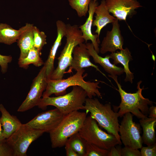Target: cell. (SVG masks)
<instances>
[{"instance_id":"cell-1","label":"cell","mask_w":156,"mask_h":156,"mask_svg":"<svg viewBox=\"0 0 156 156\" xmlns=\"http://www.w3.org/2000/svg\"><path fill=\"white\" fill-rule=\"evenodd\" d=\"M108 76L112 78L116 83L121 99V102L118 106L113 105L114 110L118 112L119 117H122L127 112L132 113L138 118L140 119L147 117L148 113L149 106L153 105V102L148 99L144 97L142 94V88L140 85L142 82L140 81L137 84V91L134 93H128L122 88L120 84L117 79V75H108Z\"/></svg>"},{"instance_id":"cell-2","label":"cell","mask_w":156,"mask_h":156,"mask_svg":"<svg viewBox=\"0 0 156 156\" xmlns=\"http://www.w3.org/2000/svg\"><path fill=\"white\" fill-rule=\"evenodd\" d=\"M85 70L83 69L76 71L73 75L66 79L58 80L47 79V86L43 92L42 97L50 96L53 94L56 96L65 94L66 90L71 86H79L82 88L86 92L87 97L92 98L97 96L102 99L101 93L99 90L101 87L99 86V82L86 81L83 76Z\"/></svg>"},{"instance_id":"cell-3","label":"cell","mask_w":156,"mask_h":156,"mask_svg":"<svg viewBox=\"0 0 156 156\" xmlns=\"http://www.w3.org/2000/svg\"><path fill=\"white\" fill-rule=\"evenodd\" d=\"M83 109L94 119L108 133L114 135L122 144L119 134V124L118 112L113 110L110 103L104 105L96 98H87Z\"/></svg>"},{"instance_id":"cell-4","label":"cell","mask_w":156,"mask_h":156,"mask_svg":"<svg viewBox=\"0 0 156 156\" xmlns=\"http://www.w3.org/2000/svg\"><path fill=\"white\" fill-rule=\"evenodd\" d=\"M87 97L86 92L82 88L74 86L67 94L55 97H42L37 106L43 109L48 106H54L64 116L74 111L83 109Z\"/></svg>"},{"instance_id":"cell-5","label":"cell","mask_w":156,"mask_h":156,"mask_svg":"<svg viewBox=\"0 0 156 156\" xmlns=\"http://www.w3.org/2000/svg\"><path fill=\"white\" fill-rule=\"evenodd\" d=\"M87 115L86 112L75 111L64 116L59 124L49 132L52 147L64 146L68 139L80 130Z\"/></svg>"},{"instance_id":"cell-6","label":"cell","mask_w":156,"mask_h":156,"mask_svg":"<svg viewBox=\"0 0 156 156\" xmlns=\"http://www.w3.org/2000/svg\"><path fill=\"white\" fill-rule=\"evenodd\" d=\"M65 37L66 43L58 58V65L51 75L50 79H51L63 78L66 70L70 65L74 48L84 41L82 37V32L79 26L76 25L66 24Z\"/></svg>"},{"instance_id":"cell-7","label":"cell","mask_w":156,"mask_h":156,"mask_svg":"<svg viewBox=\"0 0 156 156\" xmlns=\"http://www.w3.org/2000/svg\"><path fill=\"white\" fill-rule=\"evenodd\" d=\"M78 133L87 142L103 149L109 151L113 146L117 144L121 145L114 135L102 130L90 115L87 116Z\"/></svg>"},{"instance_id":"cell-8","label":"cell","mask_w":156,"mask_h":156,"mask_svg":"<svg viewBox=\"0 0 156 156\" xmlns=\"http://www.w3.org/2000/svg\"><path fill=\"white\" fill-rule=\"evenodd\" d=\"M44 132L31 128L25 124L20 127L6 141L13 152L14 156H26L30 144Z\"/></svg>"},{"instance_id":"cell-9","label":"cell","mask_w":156,"mask_h":156,"mask_svg":"<svg viewBox=\"0 0 156 156\" xmlns=\"http://www.w3.org/2000/svg\"><path fill=\"white\" fill-rule=\"evenodd\" d=\"M133 116L130 112L123 116L119 132L120 140L125 146L138 149L141 148L143 143L140 135L141 129L140 124L133 121Z\"/></svg>"},{"instance_id":"cell-10","label":"cell","mask_w":156,"mask_h":156,"mask_svg":"<svg viewBox=\"0 0 156 156\" xmlns=\"http://www.w3.org/2000/svg\"><path fill=\"white\" fill-rule=\"evenodd\" d=\"M47 80L46 68L44 65L34 79L30 90L25 99L18 108V112H25L38 105L43 92L46 88Z\"/></svg>"},{"instance_id":"cell-11","label":"cell","mask_w":156,"mask_h":156,"mask_svg":"<svg viewBox=\"0 0 156 156\" xmlns=\"http://www.w3.org/2000/svg\"><path fill=\"white\" fill-rule=\"evenodd\" d=\"M64 116L56 108L38 114L25 124L34 129L49 133L59 124Z\"/></svg>"},{"instance_id":"cell-12","label":"cell","mask_w":156,"mask_h":156,"mask_svg":"<svg viewBox=\"0 0 156 156\" xmlns=\"http://www.w3.org/2000/svg\"><path fill=\"white\" fill-rule=\"evenodd\" d=\"M106 6L110 13L118 21H126L137 13L135 10L142 7L137 0H105Z\"/></svg>"},{"instance_id":"cell-13","label":"cell","mask_w":156,"mask_h":156,"mask_svg":"<svg viewBox=\"0 0 156 156\" xmlns=\"http://www.w3.org/2000/svg\"><path fill=\"white\" fill-rule=\"evenodd\" d=\"M112 28L107 31L101 45L99 52L102 54L108 52L112 53L123 49L124 39L121 33L118 20L116 18L112 23Z\"/></svg>"},{"instance_id":"cell-14","label":"cell","mask_w":156,"mask_h":156,"mask_svg":"<svg viewBox=\"0 0 156 156\" xmlns=\"http://www.w3.org/2000/svg\"><path fill=\"white\" fill-rule=\"evenodd\" d=\"M90 56L86 44L82 43L76 46L73 51L72 59L69 69L67 73H70L73 70L77 71L85 68L92 67L95 68L108 79L105 75L100 70L98 66L91 62Z\"/></svg>"},{"instance_id":"cell-15","label":"cell","mask_w":156,"mask_h":156,"mask_svg":"<svg viewBox=\"0 0 156 156\" xmlns=\"http://www.w3.org/2000/svg\"><path fill=\"white\" fill-rule=\"evenodd\" d=\"M57 36L50 49L48 58L44 65L46 68V75L47 79H50L54 70V63L56 55L59 47L61 45L63 38L65 37L66 31V24L61 20L56 22Z\"/></svg>"},{"instance_id":"cell-16","label":"cell","mask_w":156,"mask_h":156,"mask_svg":"<svg viewBox=\"0 0 156 156\" xmlns=\"http://www.w3.org/2000/svg\"><path fill=\"white\" fill-rule=\"evenodd\" d=\"M98 5L97 1L94 2L93 0H91L89 5L88 18L85 23L79 27L82 32V37L84 41L87 43L88 40H91L94 49L99 53L100 51L99 47L100 40L97 35L93 34L91 30L94 12Z\"/></svg>"},{"instance_id":"cell-17","label":"cell","mask_w":156,"mask_h":156,"mask_svg":"<svg viewBox=\"0 0 156 156\" xmlns=\"http://www.w3.org/2000/svg\"><path fill=\"white\" fill-rule=\"evenodd\" d=\"M86 44L90 55L92 57L94 62L95 63L100 64L109 75H111L120 76L124 73V68L117 66L110 62L109 55H107L105 57H102L99 55L95 50L92 43H86Z\"/></svg>"},{"instance_id":"cell-18","label":"cell","mask_w":156,"mask_h":156,"mask_svg":"<svg viewBox=\"0 0 156 156\" xmlns=\"http://www.w3.org/2000/svg\"><path fill=\"white\" fill-rule=\"evenodd\" d=\"M94 13L95 19L93 20L92 25L96 27L95 33L99 38L102 29L108 24L112 23L116 18L110 14L106 6L105 0L101 1L100 4L96 7Z\"/></svg>"},{"instance_id":"cell-19","label":"cell","mask_w":156,"mask_h":156,"mask_svg":"<svg viewBox=\"0 0 156 156\" xmlns=\"http://www.w3.org/2000/svg\"><path fill=\"white\" fill-rule=\"evenodd\" d=\"M1 114L0 120L3 128V134L6 139L9 138L21 125L22 123L15 116L11 115L2 104H0Z\"/></svg>"},{"instance_id":"cell-20","label":"cell","mask_w":156,"mask_h":156,"mask_svg":"<svg viewBox=\"0 0 156 156\" xmlns=\"http://www.w3.org/2000/svg\"><path fill=\"white\" fill-rule=\"evenodd\" d=\"M26 24V28L22 32L17 40L18 45L21 52L18 61L26 57L34 46V25L28 23Z\"/></svg>"},{"instance_id":"cell-21","label":"cell","mask_w":156,"mask_h":156,"mask_svg":"<svg viewBox=\"0 0 156 156\" xmlns=\"http://www.w3.org/2000/svg\"><path fill=\"white\" fill-rule=\"evenodd\" d=\"M110 58L113 60V63L116 65L119 64H121L124 67V72L126 76L124 81L125 82L129 81L131 83H133L134 79L133 73L129 70V63L133 60L131 53L129 49L126 47L125 49L111 53L109 55Z\"/></svg>"},{"instance_id":"cell-22","label":"cell","mask_w":156,"mask_h":156,"mask_svg":"<svg viewBox=\"0 0 156 156\" xmlns=\"http://www.w3.org/2000/svg\"><path fill=\"white\" fill-rule=\"evenodd\" d=\"M139 122L143 129V133L142 137L143 143L147 146L155 143L156 118L147 117L140 119Z\"/></svg>"},{"instance_id":"cell-23","label":"cell","mask_w":156,"mask_h":156,"mask_svg":"<svg viewBox=\"0 0 156 156\" xmlns=\"http://www.w3.org/2000/svg\"><path fill=\"white\" fill-rule=\"evenodd\" d=\"M26 26V24L16 30L6 24L0 23V42L10 45L16 42Z\"/></svg>"},{"instance_id":"cell-24","label":"cell","mask_w":156,"mask_h":156,"mask_svg":"<svg viewBox=\"0 0 156 156\" xmlns=\"http://www.w3.org/2000/svg\"><path fill=\"white\" fill-rule=\"evenodd\" d=\"M41 53L33 47L29 50L27 57L23 60L18 61L20 67L27 69L29 65L32 64L36 67L40 66L44 63L40 57Z\"/></svg>"},{"instance_id":"cell-25","label":"cell","mask_w":156,"mask_h":156,"mask_svg":"<svg viewBox=\"0 0 156 156\" xmlns=\"http://www.w3.org/2000/svg\"><path fill=\"white\" fill-rule=\"evenodd\" d=\"M73 150L80 156H84L86 152V142L77 133L70 137L67 141Z\"/></svg>"},{"instance_id":"cell-26","label":"cell","mask_w":156,"mask_h":156,"mask_svg":"<svg viewBox=\"0 0 156 156\" xmlns=\"http://www.w3.org/2000/svg\"><path fill=\"white\" fill-rule=\"evenodd\" d=\"M91 0H68L71 8L75 10L80 17L86 16L88 11L89 5Z\"/></svg>"},{"instance_id":"cell-27","label":"cell","mask_w":156,"mask_h":156,"mask_svg":"<svg viewBox=\"0 0 156 156\" xmlns=\"http://www.w3.org/2000/svg\"><path fill=\"white\" fill-rule=\"evenodd\" d=\"M34 46L40 53L44 46L47 43V36L44 32L40 31L36 26L33 27Z\"/></svg>"},{"instance_id":"cell-28","label":"cell","mask_w":156,"mask_h":156,"mask_svg":"<svg viewBox=\"0 0 156 156\" xmlns=\"http://www.w3.org/2000/svg\"><path fill=\"white\" fill-rule=\"evenodd\" d=\"M109 151L100 148L86 142V152L84 156H108Z\"/></svg>"},{"instance_id":"cell-29","label":"cell","mask_w":156,"mask_h":156,"mask_svg":"<svg viewBox=\"0 0 156 156\" xmlns=\"http://www.w3.org/2000/svg\"><path fill=\"white\" fill-rule=\"evenodd\" d=\"M0 156H14L12 149L6 141L0 142Z\"/></svg>"},{"instance_id":"cell-30","label":"cell","mask_w":156,"mask_h":156,"mask_svg":"<svg viewBox=\"0 0 156 156\" xmlns=\"http://www.w3.org/2000/svg\"><path fill=\"white\" fill-rule=\"evenodd\" d=\"M141 156H156V143L146 147H143L141 148Z\"/></svg>"},{"instance_id":"cell-31","label":"cell","mask_w":156,"mask_h":156,"mask_svg":"<svg viewBox=\"0 0 156 156\" xmlns=\"http://www.w3.org/2000/svg\"><path fill=\"white\" fill-rule=\"evenodd\" d=\"M121 156H141V155L138 149L125 146L121 148Z\"/></svg>"},{"instance_id":"cell-32","label":"cell","mask_w":156,"mask_h":156,"mask_svg":"<svg viewBox=\"0 0 156 156\" xmlns=\"http://www.w3.org/2000/svg\"><path fill=\"white\" fill-rule=\"evenodd\" d=\"M12 60V57L10 55L5 56L0 54V66L1 71L3 73L7 71L8 64L10 63Z\"/></svg>"},{"instance_id":"cell-33","label":"cell","mask_w":156,"mask_h":156,"mask_svg":"<svg viewBox=\"0 0 156 156\" xmlns=\"http://www.w3.org/2000/svg\"><path fill=\"white\" fill-rule=\"evenodd\" d=\"M121 148L119 144L112 147L109 151L108 156H121Z\"/></svg>"},{"instance_id":"cell-34","label":"cell","mask_w":156,"mask_h":156,"mask_svg":"<svg viewBox=\"0 0 156 156\" xmlns=\"http://www.w3.org/2000/svg\"><path fill=\"white\" fill-rule=\"evenodd\" d=\"M66 155L67 156H80L75 152L67 141L65 144Z\"/></svg>"},{"instance_id":"cell-35","label":"cell","mask_w":156,"mask_h":156,"mask_svg":"<svg viewBox=\"0 0 156 156\" xmlns=\"http://www.w3.org/2000/svg\"><path fill=\"white\" fill-rule=\"evenodd\" d=\"M148 117L156 118V107L153 105L149 108Z\"/></svg>"},{"instance_id":"cell-36","label":"cell","mask_w":156,"mask_h":156,"mask_svg":"<svg viewBox=\"0 0 156 156\" xmlns=\"http://www.w3.org/2000/svg\"><path fill=\"white\" fill-rule=\"evenodd\" d=\"M2 125L0 120V142L6 139L5 138L3 134V129L2 128Z\"/></svg>"},{"instance_id":"cell-37","label":"cell","mask_w":156,"mask_h":156,"mask_svg":"<svg viewBox=\"0 0 156 156\" xmlns=\"http://www.w3.org/2000/svg\"><path fill=\"white\" fill-rule=\"evenodd\" d=\"M98 0H93V1L94 2H96V1H97Z\"/></svg>"}]
</instances>
